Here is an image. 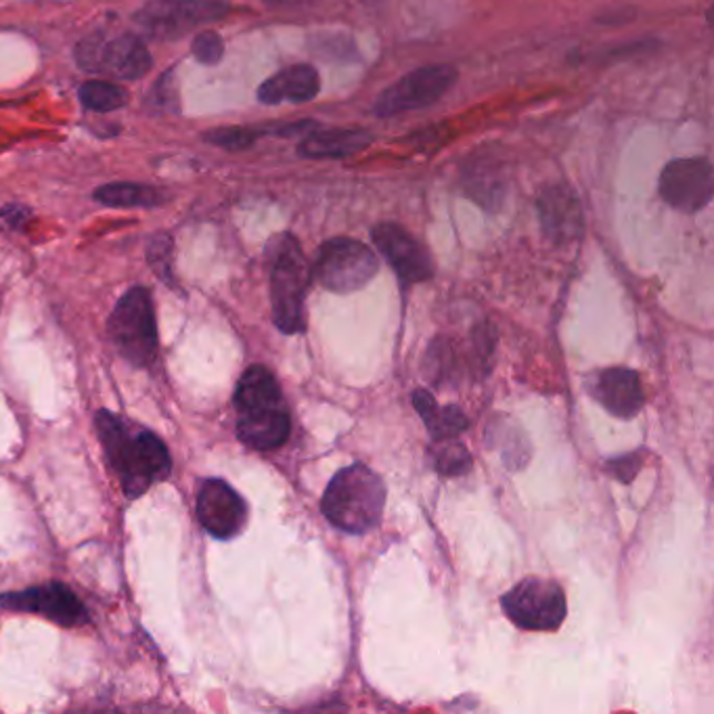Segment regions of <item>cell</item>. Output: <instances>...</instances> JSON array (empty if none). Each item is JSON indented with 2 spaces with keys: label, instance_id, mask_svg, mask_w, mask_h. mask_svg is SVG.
Masks as SVG:
<instances>
[{
  "label": "cell",
  "instance_id": "17",
  "mask_svg": "<svg viewBox=\"0 0 714 714\" xmlns=\"http://www.w3.org/2000/svg\"><path fill=\"white\" fill-rule=\"evenodd\" d=\"M320 80L310 65H292L279 74L271 75L258 89V101L264 105L306 103L319 94Z\"/></svg>",
  "mask_w": 714,
  "mask_h": 714
},
{
  "label": "cell",
  "instance_id": "5",
  "mask_svg": "<svg viewBox=\"0 0 714 714\" xmlns=\"http://www.w3.org/2000/svg\"><path fill=\"white\" fill-rule=\"evenodd\" d=\"M108 334L115 350L134 367H147L157 355V329L150 292L131 287L113 308Z\"/></svg>",
  "mask_w": 714,
  "mask_h": 714
},
{
  "label": "cell",
  "instance_id": "25",
  "mask_svg": "<svg viewBox=\"0 0 714 714\" xmlns=\"http://www.w3.org/2000/svg\"><path fill=\"white\" fill-rule=\"evenodd\" d=\"M147 261L151 268L157 273V277L164 283L174 282L172 275V239L169 235H157L150 242L147 247Z\"/></svg>",
  "mask_w": 714,
  "mask_h": 714
},
{
  "label": "cell",
  "instance_id": "24",
  "mask_svg": "<svg viewBox=\"0 0 714 714\" xmlns=\"http://www.w3.org/2000/svg\"><path fill=\"white\" fill-rule=\"evenodd\" d=\"M202 136L204 141L216 147H223L226 151H244L254 145V141L258 139V132L242 129V126H225V129L204 132Z\"/></svg>",
  "mask_w": 714,
  "mask_h": 714
},
{
  "label": "cell",
  "instance_id": "7",
  "mask_svg": "<svg viewBox=\"0 0 714 714\" xmlns=\"http://www.w3.org/2000/svg\"><path fill=\"white\" fill-rule=\"evenodd\" d=\"M75 61L84 72L118 80H141L150 74L153 59L139 37H86L75 49Z\"/></svg>",
  "mask_w": 714,
  "mask_h": 714
},
{
  "label": "cell",
  "instance_id": "8",
  "mask_svg": "<svg viewBox=\"0 0 714 714\" xmlns=\"http://www.w3.org/2000/svg\"><path fill=\"white\" fill-rule=\"evenodd\" d=\"M313 271L325 289L334 294H353L371 283L379 271V261L357 239L336 237L320 245Z\"/></svg>",
  "mask_w": 714,
  "mask_h": 714
},
{
  "label": "cell",
  "instance_id": "19",
  "mask_svg": "<svg viewBox=\"0 0 714 714\" xmlns=\"http://www.w3.org/2000/svg\"><path fill=\"white\" fill-rule=\"evenodd\" d=\"M414 407L417 414L421 415L428 432L432 436L434 442L457 438L459 434L466 432L468 428V417L457 407V405H447L440 407L434 396L426 390H417L411 396Z\"/></svg>",
  "mask_w": 714,
  "mask_h": 714
},
{
  "label": "cell",
  "instance_id": "18",
  "mask_svg": "<svg viewBox=\"0 0 714 714\" xmlns=\"http://www.w3.org/2000/svg\"><path fill=\"white\" fill-rule=\"evenodd\" d=\"M302 141V157L308 160H339L367 150L374 143V134L360 129H329V131L308 132Z\"/></svg>",
  "mask_w": 714,
  "mask_h": 714
},
{
  "label": "cell",
  "instance_id": "1",
  "mask_svg": "<svg viewBox=\"0 0 714 714\" xmlns=\"http://www.w3.org/2000/svg\"><path fill=\"white\" fill-rule=\"evenodd\" d=\"M96 432L126 497L136 499L166 480L172 471L170 452L155 434L132 430L110 411L96 414Z\"/></svg>",
  "mask_w": 714,
  "mask_h": 714
},
{
  "label": "cell",
  "instance_id": "20",
  "mask_svg": "<svg viewBox=\"0 0 714 714\" xmlns=\"http://www.w3.org/2000/svg\"><path fill=\"white\" fill-rule=\"evenodd\" d=\"M94 200L112 207H153L164 202V195L150 185L112 183L96 188Z\"/></svg>",
  "mask_w": 714,
  "mask_h": 714
},
{
  "label": "cell",
  "instance_id": "3",
  "mask_svg": "<svg viewBox=\"0 0 714 714\" xmlns=\"http://www.w3.org/2000/svg\"><path fill=\"white\" fill-rule=\"evenodd\" d=\"M320 506L334 527L348 534H365L381 522L386 484L371 468L355 463L329 480Z\"/></svg>",
  "mask_w": 714,
  "mask_h": 714
},
{
  "label": "cell",
  "instance_id": "4",
  "mask_svg": "<svg viewBox=\"0 0 714 714\" xmlns=\"http://www.w3.org/2000/svg\"><path fill=\"white\" fill-rule=\"evenodd\" d=\"M271 256V304L273 320L283 334L304 329V300L313 271L292 235H279L268 245Z\"/></svg>",
  "mask_w": 714,
  "mask_h": 714
},
{
  "label": "cell",
  "instance_id": "21",
  "mask_svg": "<svg viewBox=\"0 0 714 714\" xmlns=\"http://www.w3.org/2000/svg\"><path fill=\"white\" fill-rule=\"evenodd\" d=\"M80 101L91 112H115L129 103V91L113 82L93 80L80 86Z\"/></svg>",
  "mask_w": 714,
  "mask_h": 714
},
{
  "label": "cell",
  "instance_id": "11",
  "mask_svg": "<svg viewBox=\"0 0 714 714\" xmlns=\"http://www.w3.org/2000/svg\"><path fill=\"white\" fill-rule=\"evenodd\" d=\"M662 200L679 212L694 214L711 204L714 170L704 157H683L666 164L660 174Z\"/></svg>",
  "mask_w": 714,
  "mask_h": 714
},
{
  "label": "cell",
  "instance_id": "14",
  "mask_svg": "<svg viewBox=\"0 0 714 714\" xmlns=\"http://www.w3.org/2000/svg\"><path fill=\"white\" fill-rule=\"evenodd\" d=\"M197 516L212 537L228 541L244 530L247 506L225 480L207 478L197 490Z\"/></svg>",
  "mask_w": 714,
  "mask_h": 714
},
{
  "label": "cell",
  "instance_id": "15",
  "mask_svg": "<svg viewBox=\"0 0 714 714\" xmlns=\"http://www.w3.org/2000/svg\"><path fill=\"white\" fill-rule=\"evenodd\" d=\"M539 218L551 244L565 245L583 235V207L579 195L565 185L547 187L539 195Z\"/></svg>",
  "mask_w": 714,
  "mask_h": 714
},
{
  "label": "cell",
  "instance_id": "13",
  "mask_svg": "<svg viewBox=\"0 0 714 714\" xmlns=\"http://www.w3.org/2000/svg\"><path fill=\"white\" fill-rule=\"evenodd\" d=\"M374 244L386 263L395 268L402 287L432 279V256L407 228L396 223H381L374 228Z\"/></svg>",
  "mask_w": 714,
  "mask_h": 714
},
{
  "label": "cell",
  "instance_id": "9",
  "mask_svg": "<svg viewBox=\"0 0 714 714\" xmlns=\"http://www.w3.org/2000/svg\"><path fill=\"white\" fill-rule=\"evenodd\" d=\"M509 621L524 631H558L565 621L564 589L549 579H524L503 595Z\"/></svg>",
  "mask_w": 714,
  "mask_h": 714
},
{
  "label": "cell",
  "instance_id": "12",
  "mask_svg": "<svg viewBox=\"0 0 714 714\" xmlns=\"http://www.w3.org/2000/svg\"><path fill=\"white\" fill-rule=\"evenodd\" d=\"M0 608L11 612L40 614L59 626H82L89 621L86 608L65 584L49 583L0 595Z\"/></svg>",
  "mask_w": 714,
  "mask_h": 714
},
{
  "label": "cell",
  "instance_id": "26",
  "mask_svg": "<svg viewBox=\"0 0 714 714\" xmlns=\"http://www.w3.org/2000/svg\"><path fill=\"white\" fill-rule=\"evenodd\" d=\"M191 53L204 65H216L225 55V42L216 32H202L193 38Z\"/></svg>",
  "mask_w": 714,
  "mask_h": 714
},
{
  "label": "cell",
  "instance_id": "22",
  "mask_svg": "<svg viewBox=\"0 0 714 714\" xmlns=\"http://www.w3.org/2000/svg\"><path fill=\"white\" fill-rule=\"evenodd\" d=\"M468 188H470L471 197L484 207L499 206V202L503 200V191H506L503 183L499 181V174H494L487 164H478L476 169L470 170Z\"/></svg>",
  "mask_w": 714,
  "mask_h": 714
},
{
  "label": "cell",
  "instance_id": "6",
  "mask_svg": "<svg viewBox=\"0 0 714 714\" xmlns=\"http://www.w3.org/2000/svg\"><path fill=\"white\" fill-rule=\"evenodd\" d=\"M228 11L225 0H150L134 13V23L150 38L178 40L206 23L221 21Z\"/></svg>",
  "mask_w": 714,
  "mask_h": 714
},
{
  "label": "cell",
  "instance_id": "28",
  "mask_svg": "<svg viewBox=\"0 0 714 714\" xmlns=\"http://www.w3.org/2000/svg\"><path fill=\"white\" fill-rule=\"evenodd\" d=\"M271 7H298V4H308L313 0H264Z\"/></svg>",
  "mask_w": 714,
  "mask_h": 714
},
{
  "label": "cell",
  "instance_id": "2",
  "mask_svg": "<svg viewBox=\"0 0 714 714\" xmlns=\"http://www.w3.org/2000/svg\"><path fill=\"white\" fill-rule=\"evenodd\" d=\"M237 436L256 451L279 449L292 432V419L275 376L261 365L245 371L235 390Z\"/></svg>",
  "mask_w": 714,
  "mask_h": 714
},
{
  "label": "cell",
  "instance_id": "23",
  "mask_svg": "<svg viewBox=\"0 0 714 714\" xmlns=\"http://www.w3.org/2000/svg\"><path fill=\"white\" fill-rule=\"evenodd\" d=\"M436 445H438V449L434 451V468L442 476L455 478V476H463L466 471H470V451L461 442H457V438L440 440Z\"/></svg>",
  "mask_w": 714,
  "mask_h": 714
},
{
  "label": "cell",
  "instance_id": "16",
  "mask_svg": "<svg viewBox=\"0 0 714 714\" xmlns=\"http://www.w3.org/2000/svg\"><path fill=\"white\" fill-rule=\"evenodd\" d=\"M591 390L608 414L621 419L635 417L645 405L640 376L624 367L600 371L593 379Z\"/></svg>",
  "mask_w": 714,
  "mask_h": 714
},
{
  "label": "cell",
  "instance_id": "27",
  "mask_svg": "<svg viewBox=\"0 0 714 714\" xmlns=\"http://www.w3.org/2000/svg\"><path fill=\"white\" fill-rule=\"evenodd\" d=\"M641 455L640 452H629L624 455L621 459H612L610 461V471L621 480V482H631L635 478V473L640 471L641 468Z\"/></svg>",
  "mask_w": 714,
  "mask_h": 714
},
{
  "label": "cell",
  "instance_id": "10",
  "mask_svg": "<svg viewBox=\"0 0 714 714\" xmlns=\"http://www.w3.org/2000/svg\"><path fill=\"white\" fill-rule=\"evenodd\" d=\"M455 82H457V70L451 65L419 68L379 94L374 105V113L379 118H390L398 113L428 108L442 94L449 93Z\"/></svg>",
  "mask_w": 714,
  "mask_h": 714
}]
</instances>
